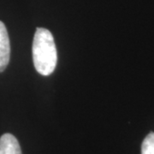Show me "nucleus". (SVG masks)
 I'll return each mask as SVG.
<instances>
[{"label": "nucleus", "mask_w": 154, "mask_h": 154, "mask_svg": "<svg viewBox=\"0 0 154 154\" xmlns=\"http://www.w3.org/2000/svg\"><path fill=\"white\" fill-rule=\"evenodd\" d=\"M33 61L35 69L42 75L52 74L57 61L54 38L49 30L38 28L33 41Z\"/></svg>", "instance_id": "1"}, {"label": "nucleus", "mask_w": 154, "mask_h": 154, "mask_svg": "<svg viewBox=\"0 0 154 154\" xmlns=\"http://www.w3.org/2000/svg\"><path fill=\"white\" fill-rule=\"evenodd\" d=\"M11 45L5 25L0 21V72L6 69L10 62Z\"/></svg>", "instance_id": "2"}, {"label": "nucleus", "mask_w": 154, "mask_h": 154, "mask_svg": "<svg viewBox=\"0 0 154 154\" xmlns=\"http://www.w3.org/2000/svg\"><path fill=\"white\" fill-rule=\"evenodd\" d=\"M0 154H22L20 144L11 134H5L0 138Z\"/></svg>", "instance_id": "3"}, {"label": "nucleus", "mask_w": 154, "mask_h": 154, "mask_svg": "<svg viewBox=\"0 0 154 154\" xmlns=\"http://www.w3.org/2000/svg\"><path fill=\"white\" fill-rule=\"evenodd\" d=\"M141 154H154V133L149 134L143 140Z\"/></svg>", "instance_id": "4"}]
</instances>
